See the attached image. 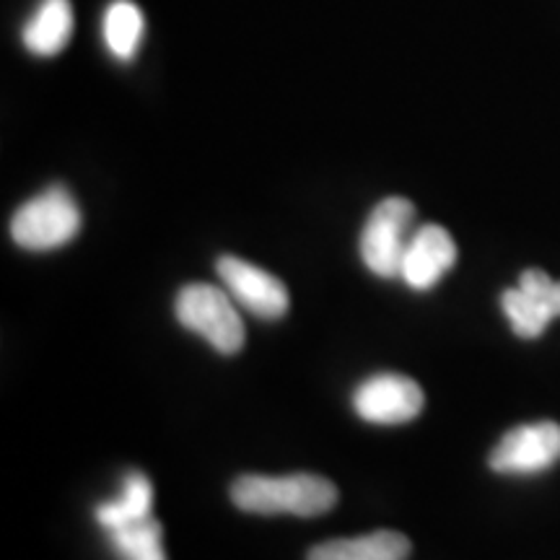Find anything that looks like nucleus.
Returning a JSON list of instances; mask_svg holds the SVG:
<instances>
[{"mask_svg":"<svg viewBox=\"0 0 560 560\" xmlns=\"http://www.w3.org/2000/svg\"><path fill=\"white\" fill-rule=\"evenodd\" d=\"M410 540L400 532L380 529L353 540H332L312 548L306 560H408Z\"/></svg>","mask_w":560,"mask_h":560,"instance_id":"obj_10","label":"nucleus"},{"mask_svg":"<svg viewBox=\"0 0 560 560\" xmlns=\"http://www.w3.org/2000/svg\"><path fill=\"white\" fill-rule=\"evenodd\" d=\"M423 389L410 376L376 374L353 392L355 416L374 425L410 423L423 410Z\"/></svg>","mask_w":560,"mask_h":560,"instance_id":"obj_6","label":"nucleus"},{"mask_svg":"<svg viewBox=\"0 0 560 560\" xmlns=\"http://www.w3.org/2000/svg\"><path fill=\"white\" fill-rule=\"evenodd\" d=\"M416 206L405 198H387L371 210L361 231V260L376 278H400L402 257L412 236Z\"/></svg>","mask_w":560,"mask_h":560,"instance_id":"obj_4","label":"nucleus"},{"mask_svg":"<svg viewBox=\"0 0 560 560\" xmlns=\"http://www.w3.org/2000/svg\"><path fill=\"white\" fill-rule=\"evenodd\" d=\"M102 32L115 58L132 60L140 47V39H143V11L130 0H115L104 11Z\"/></svg>","mask_w":560,"mask_h":560,"instance_id":"obj_13","label":"nucleus"},{"mask_svg":"<svg viewBox=\"0 0 560 560\" xmlns=\"http://www.w3.org/2000/svg\"><path fill=\"white\" fill-rule=\"evenodd\" d=\"M70 34H73V9L68 0H42L24 26V45L39 58H52L68 45Z\"/></svg>","mask_w":560,"mask_h":560,"instance_id":"obj_11","label":"nucleus"},{"mask_svg":"<svg viewBox=\"0 0 560 560\" xmlns=\"http://www.w3.org/2000/svg\"><path fill=\"white\" fill-rule=\"evenodd\" d=\"M219 278L226 285L231 299L260 319H280L289 312V289L268 270L244 262L234 255H223L215 262Z\"/></svg>","mask_w":560,"mask_h":560,"instance_id":"obj_8","label":"nucleus"},{"mask_svg":"<svg viewBox=\"0 0 560 560\" xmlns=\"http://www.w3.org/2000/svg\"><path fill=\"white\" fill-rule=\"evenodd\" d=\"M501 310L520 338H540L545 327L560 317V280H552L542 270H524L520 285L503 291Z\"/></svg>","mask_w":560,"mask_h":560,"instance_id":"obj_7","label":"nucleus"},{"mask_svg":"<svg viewBox=\"0 0 560 560\" xmlns=\"http://www.w3.org/2000/svg\"><path fill=\"white\" fill-rule=\"evenodd\" d=\"M454 262H457V244L452 234L436 223H429L412 231L400 278L412 291H429L454 268Z\"/></svg>","mask_w":560,"mask_h":560,"instance_id":"obj_9","label":"nucleus"},{"mask_svg":"<svg viewBox=\"0 0 560 560\" xmlns=\"http://www.w3.org/2000/svg\"><path fill=\"white\" fill-rule=\"evenodd\" d=\"M107 537L120 560H166L161 548V524L153 516L107 529Z\"/></svg>","mask_w":560,"mask_h":560,"instance_id":"obj_14","label":"nucleus"},{"mask_svg":"<svg viewBox=\"0 0 560 560\" xmlns=\"http://www.w3.org/2000/svg\"><path fill=\"white\" fill-rule=\"evenodd\" d=\"M560 462V425L556 420L511 429L490 452V470L501 475H537Z\"/></svg>","mask_w":560,"mask_h":560,"instance_id":"obj_5","label":"nucleus"},{"mask_svg":"<svg viewBox=\"0 0 560 560\" xmlns=\"http://www.w3.org/2000/svg\"><path fill=\"white\" fill-rule=\"evenodd\" d=\"M174 314L185 330L206 338L223 355H234L244 348V322L236 312V301L215 285H185L174 299Z\"/></svg>","mask_w":560,"mask_h":560,"instance_id":"obj_3","label":"nucleus"},{"mask_svg":"<svg viewBox=\"0 0 560 560\" xmlns=\"http://www.w3.org/2000/svg\"><path fill=\"white\" fill-rule=\"evenodd\" d=\"M81 231V210L66 187L55 185L26 200L11 219V236L21 249L50 252L66 247Z\"/></svg>","mask_w":560,"mask_h":560,"instance_id":"obj_2","label":"nucleus"},{"mask_svg":"<svg viewBox=\"0 0 560 560\" xmlns=\"http://www.w3.org/2000/svg\"><path fill=\"white\" fill-rule=\"evenodd\" d=\"M151 506L153 488L149 478H145L143 472H130L122 482V493L117 495L115 501L102 503V506L96 509V522H100V527L107 532L120 527V524L145 520V516H151Z\"/></svg>","mask_w":560,"mask_h":560,"instance_id":"obj_12","label":"nucleus"},{"mask_svg":"<svg viewBox=\"0 0 560 560\" xmlns=\"http://www.w3.org/2000/svg\"><path fill=\"white\" fill-rule=\"evenodd\" d=\"M231 501L247 514H293V516H322L338 503V488L327 478L310 472L283 475H242L231 486Z\"/></svg>","mask_w":560,"mask_h":560,"instance_id":"obj_1","label":"nucleus"}]
</instances>
